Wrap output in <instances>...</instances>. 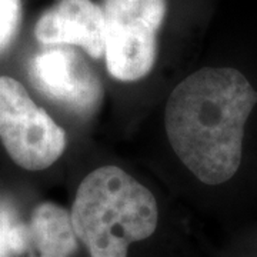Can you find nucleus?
I'll return each instance as SVG.
<instances>
[{
  "label": "nucleus",
  "mask_w": 257,
  "mask_h": 257,
  "mask_svg": "<svg viewBox=\"0 0 257 257\" xmlns=\"http://www.w3.org/2000/svg\"><path fill=\"white\" fill-rule=\"evenodd\" d=\"M257 90L233 67H206L170 93L165 111L167 139L177 157L206 184H221L239 170L244 126Z\"/></svg>",
  "instance_id": "nucleus-1"
},
{
  "label": "nucleus",
  "mask_w": 257,
  "mask_h": 257,
  "mask_svg": "<svg viewBox=\"0 0 257 257\" xmlns=\"http://www.w3.org/2000/svg\"><path fill=\"white\" fill-rule=\"evenodd\" d=\"M70 217L90 257H127L130 244L150 237L159 209L152 192L116 166L93 170L79 184Z\"/></svg>",
  "instance_id": "nucleus-2"
},
{
  "label": "nucleus",
  "mask_w": 257,
  "mask_h": 257,
  "mask_svg": "<svg viewBox=\"0 0 257 257\" xmlns=\"http://www.w3.org/2000/svg\"><path fill=\"white\" fill-rule=\"evenodd\" d=\"M101 10L109 73L121 82L143 79L156 62L166 0H103Z\"/></svg>",
  "instance_id": "nucleus-3"
},
{
  "label": "nucleus",
  "mask_w": 257,
  "mask_h": 257,
  "mask_svg": "<svg viewBox=\"0 0 257 257\" xmlns=\"http://www.w3.org/2000/svg\"><path fill=\"white\" fill-rule=\"evenodd\" d=\"M0 140L10 159L32 172L50 167L66 149L63 128L9 76H0Z\"/></svg>",
  "instance_id": "nucleus-4"
},
{
  "label": "nucleus",
  "mask_w": 257,
  "mask_h": 257,
  "mask_svg": "<svg viewBox=\"0 0 257 257\" xmlns=\"http://www.w3.org/2000/svg\"><path fill=\"white\" fill-rule=\"evenodd\" d=\"M29 73L43 94L80 116L92 114L100 104L103 89L99 77L70 47L50 46L37 53Z\"/></svg>",
  "instance_id": "nucleus-5"
},
{
  "label": "nucleus",
  "mask_w": 257,
  "mask_h": 257,
  "mask_svg": "<svg viewBox=\"0 0 257 257\" xmlns=\"http://www.w3.org/2000/svg\"><path fill=\"white\" fill-rule=\"evenodd\" d=\"M36 39L47 46H77L93 59L104 55V18L92 0H60L39 19Z\"/></svg>",
  "instance_id": "nucleus-6"
},
{
  "label": "nucleus",
  "mask_w": 257,
  "mask_h": 257,
  "mask_svg": "<svg viewBox=\"0 0 257 257\" xmlns=\"http://www.w3.org/2000/svg\"><path fill=\"white\" fill-rule=\"evenodd\" d=\"M32 257H70L77 250V236L70 213L55 203H42L32 213Z\"/></svg>",
  "instance_id": "nucleus-7"
},
{
  "label": "nucleus",
  "mask_w": 257,
  "mask_h": 257,
  "mask_svg": "<svg viewBox=\"0 0 257 257\" xmlns=\"http://www.w3.org/2000/svg\"><path fill=\"white\" fill-rule=\"evenodd\" d=\"M30 244L29 229L15 220L9 213H0V257L23 253Z\"/></svg>",
  "instance_id": "nucleus-8"
},
{
  "label": "nucleus",
  "mask_w": 257,
  "mask_h": 257,
  "mask_svg": "<svg viewBox=\"0 0 257 257\" xmlns=\"http://www.w3.org/2000/svg\"><path fill=\"white\" fill-rule=\"evenodd\" d=\"M22 20L20 0H0V53L8 49L18 35Z\"/></svg>",
  "instance_id": "nucleus-9"
}]
</instances>
